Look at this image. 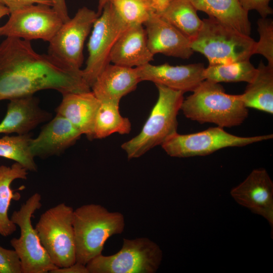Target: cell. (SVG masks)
Masks as SVG:
<instances>
[{"label": "cell", "instance_id": "6da1fadb", "mask_svg": "<svg viewBox=\"0 0 273 273\" xmlns=\"http://www.w3.org/2000/svg\"><path fill=\"white\" fill-rule=\"evenodd\" d=\"M54 89L62 95L90 91L82 70L49 54H39L30 41L7 37L0 43V101Z\"/></svg>", "mask_w": 273, "mask_h": 273}, {"label": "cell", "instance_id": "7a4b0ae2", "mask_svg": "<svg viewBox=\"0 0 273 273\" xmlns=\"http://www.w3.org/2000/svg\"><path fill=\"white\" fill-rule=\"evenodd\" d=\"M192 92L184 99L180 108L191 120L232 127L241 125L248 116L240 95L226 93L219 83L205 79Z\"/></svg>", "mask_w": 273, "mask_h": 273}, {"label": "cell", "instance_id": "3957f363", "mask_svg": "<svg viewBox=\"0 0 273 273\" xmlns=\"http://www.w3.org/2000/svg\"><path fill=\"white\" fill-rule=\"evenodd\" d=\"M76 262L86 265L102 254L106 241L124 230V215L96 204L82 205L73 213Z\"/></svg>", "mask_w": 273, "mask_h": 273}, {"label": "cell", "instance_id": "277c9868", "mask_svg": "<svg viewBox=\"0 0 273 273\" xmlns=\"http://www.w3.org/2000/svg\"><path fill=\"white\" fill-rule=\"evenodd\" d=\"M158 98L141 132L121 145L128 159L139 158L177 132V116L184 93L161 84H155Z\"/></svg>", "mask_w": 273, "mask_h": 273}, {"label": "cell", "instance_id": "5b68a950", "mask_svg": "<svg viewBox=\"0 0 273 273\" xmlns=\"http://www.w3.org/2000/svg\"><path fill=\"white\" fill-rule=\"evenodd\" d=\"M256 42L250 36L209 17L202 19V27L191 41V47L194 52L203 55L209 65H214L250 60Z\"/></svg>", "mask_w": 273, "mask_h": 273}, {"label": "cell", "instance_id": "8992f818", "mask_svg": "<svg viewBox=\"0 0 273 273\" xmlns=\"http://www.w3.org/2000/svg\"><path fill=\"white\" fill-rule=\"evenodd\" d=\"M159 246L146 237L123 239L116 253L94 258L86 264L88 273H155L162 260Z\"/></svg>", "mask_w": 273, "mask_h": 273}, {"label": "cell", "instance_id": "52a82bcc", "mask_svg": "<svg viewBox=\"0 0 273 273\" xmlns=\"http://www.w3.org/2000/svg\"><path fill=\"white\" fill-rule=\"evenodd\" d=\"M73 208L61 203L43 212L35 225L40 242L58 267L76 262Z\"/></svg>", "mask_w": 273, "mask_h": 273}, {"label": "cell", "instance_id": "ba28073f", "mask_svg": "<svg viewBox=\"0 0 273 273\" xmlns=\"http://www.w3.org/2000/svg\"><path fill=\"white\" fill-rule=\"evenodd\" d=\"M41 199L39 194H33L10 218L20 229V237L13 238L10 243L20 258L23 273L51 272L58 267L51 260L32 224L33 213L41 207Z\"/></svg>", "mask_w": 273, "mask_h": 273}, {"label": "cell", "instance_id": "9c48e42d", "mask_svg": "<svg viewBox=\"0 0 273 273\" xmlns=\"http://www.w3.org/2000/svg\"><path fill=\"white\" fill-rule=\"evenodd\" d=\"M272 138V134L240 136L216 126L190 134H181L177 132L168 137L161 146L171 157L187 158L206 156L223 148L243 147Z\"/></svg>", "mask_w": 273, "mask_h": 273}, {"label": "cell", "instance_id": "30bf717a", "mask_svg": "<svg viewBox=\"0 0 273 273\" xmlns=\"http://www.w3.org/2000/svg\"><path fill=\"white\" fill-rule=\"evenodd\" d=\"M129 26L108 2L93 26L87 43L88 57L82 70L83 78L90 87L110 63V55L114 44Z\"/></svg>", "mask_w": 273, "mask_h": 273}, {"label": "cell", "instance_id": "8fae6325", "mask_svg": "<svg viewBox=\"0 0 273 273\" xmlns=\"http://www.w3.org/2000/svg\"><path fill=\"white\" fill-rule=\"evenodd\" d=\"M7 22L0 26V36L30 41L41 39L49 42L63 24L52 6L33 4L10 14Z\"/></svg>", "mask_w": 273, "mask_h": 273}, {"label": "cell", "instance_id": "7c38bea8", "mask_svg": "<svg viewBox=\"0 0 273 273\" xmlns=\"http://www.w3.org/2000/svg\"><path fill=\"white\" fill-rule=\"evenodd\" d=\"M99 15L86 7L62 25L49 42L48 54L76 69L83 61L84 42Z\"/></svg>", "mask_w": 273, "mask_h": 273}, {"label": "cell", "instance_id": "4fadbf2b", "mask_svg": "<svg viewBox=\"0 0 273 273\" xmlns=\"http://www.w3.org/2000/svg\"><path fill=\"white\" fill-rule=\"evenodd\" d=\"M230 193L239 204L265 218L272 230L273 182L266 169H253Z\"/></svg>", "mask_w": 273, "mask_h": 273}, {"label": "cell", "instance_id": "5bb4252c", "mask_svg": "<svg viewBox=\"0 0 273 273\" xmlns=\"http://www.w3.org/2000/svg\"><path fill=\"white\" fill-rule=\"evenodd\" d=\"M135 69L141 81H151L184 93L192 92L205 80V67L202 63L179 66L168 63L160 65L148 63Z\"/></svg>", "mask_w": 273, "mask_h": 273}, {"label": "cell", "instance_id": "9a60e30c", "mask_svg": "<svg viewBox=\"0 0 273 273\" xmlns=\"http://www.w3.org/2000/svg\"><path fill=\"white\" fill-rule=\"evenodd\" d=\"M143 25L146 27L148 47L154 56L160 53L188 59L194 53L191 40L157 14L152 15Z\"/></svg>", "mask_w": 273, "mask_h": 273}, {"label": "cell", "instance_id": "2e32d148", "mask_svg": "<svg viewBox=\"0 0 273 273\" xmlns=\"http://www.w3.org/2000/svg\"><path fill=\"white\" fill-rule=\"evenodd\" d=\"M82 133L70 122L57 114L43 126L38 136L31 139L30 149L34 157L59 155L74 144Z\"/></svg>", "mask_w": 273, "mask_h": 273}, {"label": "cell", "instance_id": "e0dca14e", "mask_svg": "<svg viewBox=\"0 0 273 273\" xmlns=\"http://www.w3.org/2000/svg\"><path fill=\"white\" fill-rule=\"evenodd\" d=\"M52 114L39 106L33 95L10 100L6 114L0 123V133L24 134L41 123L50 120Z\"/></svg>", "mask_w": 273, "mask_h": 273}, {"label": "cell", "instance_id": "ac0fdd59", "mask_svg": "<svg viewBox=\"0 0 273 273\" xmlns=\"http://www.w3.org/2000/svg\"><path fill=\"white\" fill-rule=\"evenodd\" d=\"M141 80L135 68L108 64L91 86L101 102L119 103L121 99L134 90Z\"/></svg>", "mask_w": 273, "mask_h": 273}, {"label": "cell", "instance_id": "d6986e66", "mask_svg": "<svg viewBox=\"0 0 273 273\" xmlns=\"http://www.w3.org/2000/svg\"><path fill=\"white\" fill-rule=\"evenodd\" d=\"M153 58L142 24L129 26L117 40L110 55V62L129 68L150 63Z\"/></svg>", "mask_w": 273, "mask_h": 273}, {"label": "cell", "instance_id": "ffe728a7", "mask_svg": "<svg viewBox=\"0 0 273 273\" xmlns=\"http://www.w3.org/2000/svg\"><path fill=\"white\" fill-rule=\"evenodd\" d=\"M62 96L56 114L67 119L89 140H93L94 120L100 101L91 90Z\"/></svg>", "mask_w": 273, "mask_h": 273}, {"label": "cell", "instance_id": "44dd1931", "mask_svg": "<svg viewBox=\"0 0 273 273\" xmlns=\"http://www.w3.org/2000/svg\"><path fill=\"white\" fill-rule=\"evenodd\" d=\"M197 11L206 13L239 32L250 36L251 23L248 12L239 0H189Z\"/></svg>", "mask_w": 273, "mask_h": 273}, {"label": "cell", "instance_id": "7402d4cb", "mask_svg": "<svg viewBox=\"0 0 273 273\" xmlns=\"http://www.w3.org/2000/svg\"><path fill=\"white\" fill-rule=\"evenodd\" d=\"M256 75L248 83L241 100L247 108L273 113V67L261 61Z\"/></svg>", "mask_w": 273, "mask_h": 273}, {"label": "cell", "instance_id": "603a6c76", "mask_svg": "<svg viewBox=\"0 0 273 273\" xmlns=\"http://www.w3.org/2000/svg\"><path fill=\"white\" fill-rule=\"evenodd\" d=\"M28 170L18 162L11 166H0V235L7 237L16 230V225L8 216V210L12 199H19V194H14L11 184L17 179H26Z\"/></svg>", "mask_w": 273, "mask_h": 273}, {"label": "cell", "instance_id": "cb8c5ba5", "mask_svg": "<svg viewBox=\"0 0 273 273\" xmlns=\"http://www.w3.org/2000/svg\"><path fill=\"white\" fill-rule=\"evenodd\" d=\"M197 12L189 0H170L165 9L157 15L191 41L197 36L202 25Z\"/></svg>", "mask_w": 273, "mask_h": 273}, {"label": "cell", "instance_id": "d4e9b609", "mask_svg": "<svg viewBox=\"0 0 273 273\" xmlns=\"http://www.w3.org/2000/svg\"><path fill=\"white\" fill-rule=\"evenodd\" d=\"M119 105L117 102H100L94 120L93 139H103L114 133H129L131 123L120 114Z\"/></svg>", "mask_w": 273, "mask_h": 273}, {"label": "cell", "instance_id": "484cf974", "mask_svg": "<svg viewBox=\"0 0 273 273\" xmlns=\"http://www.w3.org/2000/svg\"><path fill=\"white\" fill-rule=\"evenodd\" d=\"M170 0H109L119 16L128 25H143L153 14L162 12Z\"/></svg>", "mask_w": 273, "mask_h": 273}, {"label": "cell", "instance_id": "4316f807", "mask_svg": "<svg viewBox=\"0 0 273 273\" xmlns=\"http://www.w3.org/2000/svg\"><path fill=\"white\" fill-rule=\"evenodd\" d=\"M257 69L250 60L227 64L209 65L204 70L205 79L215 82H246L248 83L254 78Z\"/></svg>", "mask_w": 273, "mask_h": 273}, {"label": "cell", "instance_id": "83f0119b", "mask_svg": "<svg viewBox=\"0 0 273 273\" xmlns=\"http://www.w3.org/2000/svg\"><path fill=\"white\" fill-rule=\"evenodd\" d=\"M31 139L29 133L1 138L0 157L15 161L28 171H37V166L30 149Z\"/></svg>", "mask_w": 273, "mask_h": 273}, {"label": "cell", "instance_id": "f1b7e54d", "mask_svg": "<svg viewBox=\"0 0 273 273\" xmlns=\"http://www.w3.org/2000/svg\"><path fill=\"white\" fill-rule=\"evenodd\" d=\"M257 24L259 40L256 42L254 55H261L267 61V65L273 67L272 19L261 17L257 20Z\"/></svg>", "mask_w": 273, "mask_h": 273}, {"label": "cell", "instance_id": "f546056e", "mask_svg": "<svg viewBox=\"0 0 273 273\" xmlns=\"http://www.w3.org/2000/svg\"><path fill=\"white\" fill-rule=\"evenodd\" d=\"M0 273H23L20 258L15 250L0 246Z\"/></svg>", "mask_w": 273, "mask_h": 273}, {"label": "cell", "instance_id": "4dcf8cb0", "mask_svg": "<svg viewBox=\"0 0 273 273\" xmlns=\"http://www.w3.org/2000/svg\"><path fill=\"white\" fill-rule=\"evenodd\" d=\"M271 0H239L242 7L247 12L256 11L261 18L272 14V9L269 6Z\"/></svg>", "mask_w": 273, "mask_h": 273}, {"label": "cell", "instance_id": "1f68e13d", "mask_svg": "<svg viewBox=\"0 0 273 273\" xmlns=\"http://www.w3.org/2000/svg\"><path fill=\"white\" fill-rule=\"evenodd\" d=\"M0 3L10 10V13L24 7L33 4H43L53 6L51 0H0Z\"/></svg>", "mask_w": 273, "mask_h": 273}, {"label": "cell", "instance_id": "d6a6232c", "mask_svg": "<svg viewBox=\"0 0 273 273\" xmlns=\"http://www.w3.org/2000/svg\"><path fill=\"white\" fill-rule=\"evenodd\" d=\"M51 273H88L86 265L75 262L74 264L64 267H57L52 270Z\"/></svg>", "mask_w": 273, "mask_h": 273}, {"label": "cell", "instance_id": "836d02e7", "mask_svg": "<svg viewBox=\"0 0 273 273\" xmlns=\"http://www.w3.org/2000/svg\"><path fill=\"white\" fill-rule=\"evenodd\" d=\"M53 9L57 12L63 23L68 21L69 16L65 0H51Z\"/></svg>", "mask_w": 273, "mask_h": 273}, {"label": "cell", "instance_id": "e575fe53", "mask_svg": "<svg viewBox=\"0 0 273 273\" xmlns=\"http://www.w3.org/2000/svg\"><path fill=\"white\" fill-rule=\"evenodd\" d=\"M10 12L9 9L0 3V19L6 15H10Z\"/></svg>", "mask_w": 273, "mask_h": 273}, {"label": "cell", "instance_id": "d590c367", "mask_svg": "<svg viewBox=\"0 0 273 273\" xmlns=\"http://www.w3.org/2000/svg\"><path fill=\"white\" fill-rule=\"evenodd\" d=\"M109 1V0H99L98 8L97 12L99 15L102 13L106 4Z\"/></svg>", "mask_w": 273, "mask_h": 273}]
</instances>
